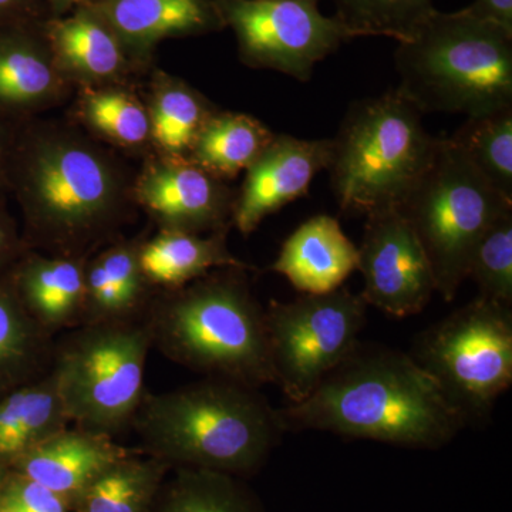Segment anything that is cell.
<instances>
[{
	"label": "cell",
	"instance_id": "obj_16",
	"mask_svg": "<svg viewBox=\"0 0 512 512\" xmlns=\"http://www.w3.org/2000/svg\"><path fill=\"white\" fill-rule=\"evenodd\" d=\"M357 256L339 221L316 215L289 235L271 271L285 276L296 291L323 295L345 284L357 269Z\"/></svg>",
	"mask_w": 512,
	"mask_h": 512
},
{
	"label": "cell",
	"instance_id": "obj_33",
	"mask_svg": "<svg viewBox=\"0 0 512 512\" xmlns=\"http://www.w3.org/2000/svg\"><path fill=\"white\" fill-rule=\"evenodd\" d=\"M69 508L60 495L20 474L0 493V512H67Z\"/></svg>",
	"mask_w": 512,
	"mask_h": 512
},
{
	"label": "cell",
	"instance_id": "obj_17",
	"mask_svg": "<svg viewBox=\"0 0 512 512\" xmlns=\"http://www.w3.org/2000/svg\"><path fill=\"white\" fill-rule=\"evenodd\" d=\"M121 46L146 50L167 37L224 26L214 0H100L92 10Z\"/></svg>",
	"mask_w": 512,
	"mask_h": 512
},
{
	"label": "cell",
	"instance_id": "obj_1",
	"mask_svg": "<svg viewBox=\"0 0 512 512\" xmlns=\"http://www.w3.org/2000/svg\"><path fill=\"white\" fill-rule=\"evenodd\" d=\"M278 416L285 433L325 431L412 450H440L467 426L409 353L363 343Z\"/></svg>",
	"mask_w": 512,
	"mask_h": 512
},
{
	"label": "cell",
	"instance_id": "obj_14",
	"mask_svg": "<svg viewBox=\"0 0 512 512\" xmlns=\"http://www.w3.org/2000/svg\"><path fill=\"white\" fill-rule=\"evenodd\" d=\"M131 453L103 434L66 427L15 461L20 476L45 485L69 507L111 464Z\"/></svg>",
	"mask_w": 512,
	"mask_h": 512
},
{
	"label": "cell",
	"instance_id": "obj_38",
	"mask_svg": "<svg viewBox=\"0 0 512 512\" xmlns=\"http://www.w3.org/2000/svg\"><path fill=\"white\" fill-rule=\"evenodd\" d=\"M0 493H2V488H0Z\"/></svg>",
	"mask_w": 512,
	"mask_h": 512
},
{
	"label": "cell",
	"instance_id": "obj_3",
	"mask_svg": "<svg viewBox=\"0 0 512 512\" xmlns=\"http://www.w3.org/2000/svg\"><path fill=\"white\" fill-rule=\"evenodd\" d=\"M244 272L225 268L148 301L141 318L153 348L204 377L254 389L274 383L265 308Z\"/></svg>",
	"mask_w": 512,
	"mask_h": 512
},
{
	"label": "cell",
	"instance_id": "obj_20",
	"mask_svg": "<svg viewBox=\"0 0 512 512\" xmlns=\"http://www.w3.org/2000/svg\"><path fill=\"white\" fill-rule=\"evenodd\" d=\"M147 285L138 264V248L107 249L86 268L80 325L141 318L148 303Z\"/></svg>",
	"mask_w": 512,
	"mask_h": 512
},
{
	"label": "cell",
	"instance_id": "obj_4",
	"mask_svg": "<svg viewBox=\"0 0 512 512\" xmlns=\"http://www.w3.org/2000/svg\"><path fill=\"white\" fill-rule=\"evenodd\" d=\"M397 92L426 113L481 116L512 107V35L436 10L394 53Z\"/></svg>",
	"mask_w": 512,
	"mask_h": 512
},
{
	"label": "cell",
	"instance_id": "obj_9",
	"mask_svg": "<svg viewBox=\"0 0 512 512\" xmlns=\"http://www.w3.org/2000/svg\"><path fill=\"white\" fill-rule=\"evenodd\" d=\"M367 303L345 285L265 308L274 384L289 403L305 400L359 345Z\"/></svg>",
	"mask_w": 512,
	"mask_h": 512
},
{
	"label": "cell",
	"instance_id": "obj_23",
	"mask_svg": "<svg viewBox=\"0 0 512 512\" xmlns=\"http://www.w3.org/2000/svg\"><path fill=\"white\" fill-rule=\"evenodd\" d=\"M55 339L30 318L18 298L0 292V387L15 390L49 373Z\"/></svg>",
	"mask_w": 512,
	"mask_h": 512
},
{
	"label": "cell",
	"instance_id": "obj_29",
	"mask_svg": "<svg viewBox=\"0 0 512 512\" xmlns=\"http://www.w3.org/2000/svg\"><path fill=\"white\" fill-rule=\"evenodd\" d=\"M467 279H473L478 298L512 308V207L498 215L473 249Z\"/></svg>",
	"mask_w": 512,
	"mask_h": 512
},
{
	"label": "cell",
	"instance_id": "obj_13",
	"mask_svg": "<svg viewBox=\"0 0 512 512\" xmlns=\"http://www.w3.org/2000/svg\"><path fill=\"white\" fill-rule=\"evenodd\" d=\"M332 138L302 140L275 136L247 168L232 222L241 234L254 232L269 215L308 194L320 171L328 170Z\"/></svg>",
	"mask_w": 512,
	"mask_h": 512
},
{
	"label": "cell",
	"instance_id": "obj_19",
	"mask_svg": "<svg viewBox=\"0 0 512 512\" xmlns=\"http://www.w3.org/2000/svg\"><path fill=\"white\" fill-rule=\"evenodd\" d=\"M138 264L147 284L165 291L183 288L214 268H248L228 251L225 232L204 238L174 229H164L138 248Z\"/></svg>",
	"mask_w": 512,
	"mask_h": 512
},
{
	"label": "cell",
	"instance_id": "obj_31",
	"mask_svg": "<svg viewBox=\"0 0 512 512\" xmlns=\"http://www.w3.org/2000/svg\"><path fill=\"white\" fill-rule=\"evenodd\" d=\"M55 83L52 67L25 43L0 45V101L26 104L42 99Z\"/></svg>",
	"mask_w": 512,
	"mask_h": 512
},
{
	"label": "cell",
	"instance_id": "obj_26",
	"mask_svg": "<svg viewBox=\"0 0 512 512\" xmlns=\"http://www.w3.org/2000/svg\"><path fill=\"white\" fill-rule=\"evenodd\" d=\"M450 140L478 173L512 202V107L467 117Z\"/></svg>",
	"mask_w": 512,
	"mask_h": 512
},
{
	"label": "cell",
	"instance_id": "obj_5",
	"mask_svg": "<svg viewBox=\"0 0 512 512\" xmlns=\"http://www.w3.org/2000/svg\"><path fill=\"white\" fill-rule=\"evenodd\" d=\"M421 116L396 89L350 107L328 167L340 210L369 215L399 207L436 147Z\"/></svg>",
	"mask_w": 512,
	"mask_h": 512
},
{
	"label": "cell",
	"instance_id": "obj_28",
	"mask_svg": "<svg viewBox=\"0 0 512 512\" xmlns=\"http://www.w3.org/2000/svg\"><path fill=\"white\" fill-rule=\"evenodd\" d=\"M335 18L350 36H386L397 42L412 39L436 12L431 0H332Z\"/></svg>",
	"mask_w": 512,
	"mask_h": 512
},
{
	"label": "cell",
	"instance_id": "obj_32",
	"mask_svg": "<svg viewBox=\"0 0 512 512\" xmlns=\"http://www.w3.org/2000/svg\"><path fill=\"white\" fill-rule=\"evenodd\" d=\"M86 116L97 130L124 144H138L150 133V119L136 100L123 93L93 94Z\"/></svg>",
	"mask_w": 512,
	"mask_h": 512
},
{
	"label": "cell",
	"instance_id": "obj_6",
	"mask_svg": "<svg viewBox=\"0 0 512 512\" xmlns=\"http://www.w3.org/2000/svg\"><path fill=\"white\" fill-rule=\"evenodd\" d=\"M151 349L143 318L64 330L55 339L50 373L70 424L111 439L131 429L146 394Z\"/></svg>",
	"mask_w": 512,
	"mask_h": 512
},
{
	"label": "cell",
	"instance_id": "obj_21",
	"mask_svg": "<svg viewBox=\"0 0 512 512\" xmlns=\"http://www.w3.org/2000/svg\"><path fill=\"white\" fill-rule=\"evenodd\" d=\"M52 373L0 399V458L15 463L53 434L69 427Z\"/></svg>",
	"mask_w": 512,
	"mask_h": 512
},
{
	"label": "cell",
	"instance_id": "obj_25",
	"mask_svg": "<svg viewBox=\"0 0 512 512\" xmlns=\"http://www.w3.org/2000/svg\"><path fill=\"white\" fill-rule=\"evenodd\" d=\"M174 470L153 512H265L241 478L194 468Z\"/></svg>",
	"mask_w": 512,
	"mask_h": 512
},
{
	"label": "cell",
	"instance_id": "obj_27",
	"mask_svg": "<svg viewBox=\"0 0 512 512\" xmlns=\"http://www.w3.org/2000/svg\"><path fill=\"white\" fill-rule=\"evenodd\" d=\"M50 40L59 59L84 76H111L123 63V46L90 10L53 23Z\"/></svg>",
	"mask_w": 512,
	"mask_h": 512
},
{
	"label": "cell",
	"instance_id": "obj_18",
	"mask_svg": "<svg viewBox=\"0 0 512 512\" xmlns=\"http://www.w3.org/2000/svg\"><path fill=\"white\" fill-rule=\"evenodd\" d=\"M86 268L73 256H35L20 271L18 301L50 335L82 323Z\"/></svg>",
	"mask_w": 512,
	"mask_h": 512
},
{
	"label": "cell",
	"instance_id": "obj_8",
	"mask_svg": "<svg viewBox=\"0 0 512 512\" xmlns=\"http://www.w3.org/2000/svg\"><path fill=\"white\" fill-rule=\"evenodd\" d=\"M466 424L512 384V308L477 298L414 339L409 353Z\"/></svg>",
	"mask_w": 512,
	"mask_h": 512
},
{
	"label": "cell",
	"instance_id": "obj_34",
	"mask_svg": "<svg viewBox=\"0 0 512 512\" xmlns=\"http://www.w3.org/2000/svg\"><path fill=\"white\" fill-rule=\"evenodd\" d=\"M463 10L474 19L490 23L512 35V0H474Z\"/></svg>",
	"mask_w": 512,
	"mask_h": 512
},
{
	"label": "cell",
	"instance_id": "obj_36",
	"mask_svg": "<svg viewBox=\"0 0 512 512\" xmlns=\"http://www.w3.org/2000/svg\"><path fill=\"white\" fill-rule=\"evenodd\" d=\"M82 2H86V0H52L53 5L57 6L59 9L69 8V6Z\"/></svg>",
	"mask_w": 512,
	"mask_h": 512
},
{
	"label": "cell",
	"instance_id": "obj_22",
	"mask_svg": "<svg viewBox=\"0 0 512 512\" xmlns=\"http://www.w3.org/2000/svg\"><path fill=\"white\" fill-rule=\"evenodd\" d=\"M168 470L163 461L131 451L106 468L73 508L76 512H153Z\"/></svg>",
	"mask_w": 512,
	"mask_h": 512
},
{
	"label": "cell",
	"instance_id": "obj_7",
	"mask_svg": "<svg viewBox=\"0 0 512 512\" xmlns=\"http://www.w3.org/2000/svg\"><path fill=\"white\" fill-rule=\"evenodd\" d=\"M510 207L450 137H437L430 163L397 211L419 238L444 301H454L478 239Z\"/></svg>",
	"mask_w": 512,
	"mask_h": 512
},
{
	"label": "cell",
	"instance_id": "obj_11",
	"mask_svg": "<svg viewBox=\"0 0 512 512\" xmlns=\"http://www.w3.org/2000/svg\"><path fill=\"white\" fill-rule=\"evenodd\" d=\"M224 25L237 36L245 63L275 70L299 82L311 80L316 64L352 40L319 0H215Z\"/></svg>",
	"mask_w": 512,
	"mask_h": 512
},
{
	"label": "cell",
	"instance_id": "obj_30",
	"mask_svg": "<svg viewBox=\"0 0 512 512\" xmlns=\"http://www.w3.org/2000/svg\"><path fill=\"white\" fill-rule=\"evenodd\" d=\"M204 101L183 87H170L158 96L151 116V131L170 153L191 150L202 127L211 119Z\"/></svg>",
	"mask_w": 512,
	"mask_h": 512
},
{
	"label": "cell",
	"instance_id": "obj_37",
	"mask_svg": "<svg viewBox=\"0 0 512 512\" xmlns=\"http://www.w3.org/2000/svg\"><path fill=\"white\" fill-rule=\"evenodd\" d=\"M18 2L19 0H0V10L8 9L10 6H13Z\"/></svg>",
	"mask_w": 512,
	"mask_h": 512
},
{
	"label": "cell",
	"instance_id": "obj_2",
	"mask_svg": "<svg viewBox=\"0 0 512 512\" xmlns=\"http://www.w3.org/2000/svg\"><path fill=\"white\" fill-rule=\"evenodd\" d=\"M131 429L141 454L170 468L238 478L258 473L285 434L278 409L259 389L212 377L146 392Z\"/></svg>",
	"mask_w": 512,
	"mask_h": 512
},
{
	"label": "cell",
	"instance_id": "obj_15",
	"mask_svg": "<svg viewBox=\"0 0 512 512\" xmlns=\"http://www.w3.org/2000/svg\"><path fill=\"white\" fill-rule=\"evenodd\" d=\"M141 201L157 215L165 229L224 232L234 207L224 188L195 164H173L150 171L141 181Z\"/></svg>",
	"mask_w": 512,
	"mask_h": 512
},
{
	"label": "cell",
	"instance_id": "obj_12",
	"mask_svg": "<svg viewBox=\"0 0 512 512\" xmlns=\"http://www.w3.org/2000/svg\"><path fill=\"white\" fill-rule=\"evenodd\" d=\"M357 255V269L365 282L360 295L387 315H417L436 293L429 259L397 208L366 215Z\"/></svg>",
	"mask_w": 512,
	"mask_h": 512
},
{
	"label": "cell",
	"instance_id": "obj_35",
	"mask_svg": "<svg viewBox=\"0 0 512 512\" xmlns=\"http://www.w3.org/2000/svg\"><path fill=\"white\" fill-rule=\"evenodd\" d=\"M10 244H12V237H10L9 229L0 221V259L8 254Z\"/></svg>",
	"mask_w": 512,
	"mask_h": 512
},
{
	"label": "cell",
	"instance_id": "obj_24",
	"mask_svg": "<svg viewBox=\"0 0 512 512\" xmlns=\"http://www.w3.org/2000/svg\"><path fill=\"white\" fill-rule=\"evenodd\" d=\"M274 137L264 124L245 114L212 116L191 148L192 164L212 177H234L247 170Z\"/></svg>",
	"mask_w": 512,
	"mask_h": 512
},
{
	"label": "cell",
	"instance_id": "obj_10",
	"mask_svg": "<svg viewBox=\"0 0 512 512\" xmlns=\"http://www.w3.org/2000/svg\"><path fill=\"white\" fill-rule=\"evenodd\" d=\"M28 204L47 245L79 247L109 224L116 180L103 158L69 140L37 146L29 164Z\"/></svg>",
	"mask_w": 512,
	"mask_h": 512
}]
</instances>
